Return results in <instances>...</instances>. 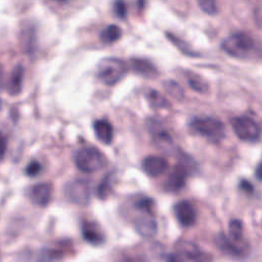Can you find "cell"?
<instances>
[{"label": "cell", "instance_id": "1", "mask_svg": "<svg viewBox=\"0 0 262 262\" xmlns=\"http://www.w3.org/2000/svg\"><path fill=\"white\" fill-rule=\"evenodd\" d=\"M188 125L190 130L195 134L212 142H219L225 136L224 124L214 117H194L189 121Z\"/></svg>", "mask_w": 262, "mask_h": 262}, {"label": "cell", "instance_id": "2", "mask_svg": "<svg viewBox=\"0 0 262 262\" xmlns=\"http://www.w3.org/2000/svg\"><path fill=\"white\" fill-rule=\"evenodd\" d=\"M127 64L119 57H103L96 66V76L105 85H115L126 74Z\"/></svg>", "mask_w": 262, "mask_h": 262}, {"label": "cell", "instance_id": "3", "mask_svg": "<svg viewBox=\"0 0 262 262\" xmlns=\"http://www.w3.org/2000/svg\"><path fill=\"white\" fill-rule=\"evenodd\" d=\"M76 167L85 173H92L100 170L105 164V158L102 152L94 146H83L74 154Z\"/></svg>", "mask_w": 262, "mask_h": 262}, {"label": "cell", "instance_id": "4", "mask_svg": "<svg viewBox=\"0 0 262 262\" xmlns=\"http://www.w3.org/2000/svg\"><path fill=\"white\" fill-rule=\"evenodd\" d=\"M255 42L251 36L246 33H233L227 36L221 43V48L227 54L237 58H244L250 55L254 50Z\"/></svg>", "mask_w": 262, "mask_h": 262}, {"label": "cell", "instance_id": "5", "mask_svg": "<svg viewBox=\"0 0 262 262\" xmlns=\"http://www.w3.org/2000/svg\"><path fill=\"white\" fill-rule=\"evenodd\" d=\"M208 256L198 245L189 241H179L174 251L168 256L167 262H207Z\"/></svg>", "mask_w": 262, "mask_h": 262}, {"label": "cell", "instance_id": "6", "mask_svg": "<svg viewBox=\"0 0 262 262\" xmlns=\"http://www.w3.org/2000/svg\"><path fill=\"white\" fill-rule=\"evenodd\" d=\"M231 127L235 135L244 141L254 142L261 135V128L257 121L249 116H239L231 119Z\"/></svg>", "mask_w": 262, "mask_h": 262}, {"label": "cell", "instance_id": "7", "mask_svg": "<svg viewBox=\"0 0 262 262\" xmlns=\"http://www.w3.org/2000/svg\"><path fill=\"white\" fill-rule=\"evenodd\" d=\"M64 195L73 204L84 206L90 201V183L86 179H73L64 185Z\"/></svg>", "mask_w": 262, "mask_h": 262}, {"label": "cell", "instance_id": "8", "mask_svg": "<svg viewBox=\"0 0 262 262\" xmlns=\"http://www.w3.org/2000/svg\"><path fill=\"white\" fill-rule=\"evenodd\" d=\"M139 214L134 218L135 230L143 237H152L157 233L158 224L152 212L137 211Z\"/></svg>", "mask_w": 262, "mask_h": 262}, {"label": "cell", "instance_id": "9", "mask_svg": "<svg viewBox=\"0 0 262 262\" xmlns=\"http://www.w3.org/2000/svg\"><path fill=\"white\" fill-rule=\"evenodd\" d=\"M188 176V167L184 163H177L170 174L168 175L164 187L168 191H178L180 190L186 181Z\"/></svg>", "mask_w": 262, "mask_h": 262}, {"label": "cell", "instance_id": "10", "mask_svg": "<svg viewBox=\"0 0 262 262\" xmlns=\"http://www.w3.org/2000/svg\"><path fill=\"white\" fill-rule=\"evenodd\" d=\"M147 128L155 143L163 150L170 152L173 148V140L163 126L158 121L149 119L147 122Z\"/></svg>", "mask_w": 262, "mask_h": 262}, {"label": "cell", "instance_id": "11", "mask_svg": "<svg viewBox=\"0 0 262 262\" xmlns=\"http://www.w3.org/2000/svg\"><path fill=\"white\" fill-rule=\"evenodd\" d=\"M173 212L177 221L183 227H190L196 221V211L189 201L182 200L176 203L173 207Z\"/></svg>", "mask_w": 262, "mask_h": 262}, {"label": "cell", "instance_id": "12", "mask_svg": "<svg viewBox=\"0 0 262 262\" xmlns=\"http://www.w3.org/2000/svg\"><path fill=\"white\" fill-rule=\"evenodd\" d=\"M168 161L161 156H148L141 162L142 170L150 177H158L168 169Z\"/></svg>", "mask_w": 262, "mask_h": 262}, {"label": "cell", "instance_id": "13", "mask_svg": "<svg viewBox=\"0 0 262 262\" xmlns=\"http://www.w3.org/2000/svg\"><path fill=\"white\" fill-rule=\"evenodd\" d=\"M51 185L46 182L37 183L30 187L28 191L29 199L37 206L45 207L51 199Z\"/></svg>", "mask_w": 262, "mask_h": 262}, {"label": "cell", "instance_id": "14", "mask_svg": "<svg viewBox=\"0 0 262 262\" xmlns=\"http://www.w3.org/2000/svg\"><path fill=\"white\" fill-rule=\"evenodd\" d=\"M81 231L83 238L91 245L97 246L104 242V233L99 224L94 221H83Z\"/></svg>", "mask_w": 262, "mask_h": 262}, {"label": "cell", "instance_id": "15", "mask_svg": "<svg viewBox=\"0 0 262 262\" xmlns=\"http://www.w3.org/2000/svg\"><path fill=\"white\" fill-rule=\"evenodd\" d=\"M216 246L219 250L227 256L233 258H241L244 256L243 248L236 245V242L232 241L230 237L226 236L224 233H219L215 238Z\"/></svg>", "mask_w": 262, "mask_h": 262}, {"label": "cell", "instance_id": "16", "mask_svg": "<svg viewBox=\"0 0 262 262\" xmlns=\"http://www.w3.org/2000/svg\"><path fill=\"white\" fill-rule=\"evenodd\" d=\"M24 68L21 64H16L9 73L6 80V91L10 95H17L23 88Z\"/></svg>", "mask_w": 262, "mask_h": 262}, {"label": "cell", "instance_id": "17", "mask_svg": "<svg viewBox=\"0 0 262 262\" xmlns=\"http://www.w3.org/2000/svg\"><path fill=\"white\" fill-rule=\"evenodd\" d=\"M93 130L97 139L103 144H110L114 138V128L106 119H98L93 122Z\"/></svg>", "mask_w": 262, "mask_h": 262}, {"label": "cell", "instance_id": "18", "mask_svg": "<svg viewBox=\"0 0 262 262\" xmlns=\"http://www.w3.org/2000/svg\"><path fill=\"white\" fill-rule=\"evenodd\" d=\"M130 67L135 73H137L145 78H155L158 74L156 67L148 59L131 58Z\"/></svg>", "mask_w": 262, "mask_h": 262}, {"label": "cell", "instance_id": "19", "mask_svg": "<svg viewBox=\"0 0 262 262\" xmlns=\"http://www.w3.org/2000/svg\"><path fill=\"white\" fill-rule=\"evenodd\" d=\"M122 36V29L114 24H111L108 26H106L99 35L100 41L106 44H111L114 43L116 41H118Z\"/></svg>", "mask_w": 262, "mask_h": 262}, {"label": "cell", "instance_id": "20", "mask_svg": "<svg viewBox=\"0 0 262 262\" xmlns=\"http://www.w3.org/2000/svg\"><path fill=\"white\" fill-rule=\"evenodd\" d=\"M113 176H114L113 173H107L101 178L95 191L97 198L104 200L110 195L113 187Z\"/></svg>", "mask_w": 262, "mask_h": 262}, {"label": "cell", "instance_id": "21", "mask_svg": "<svg viewBox=\"0 0 262 262\" xmlns=\"http://www.w3.org/2000/svg\"><path fill=\"white\" fill-rule=\"evenodd\" d=\"M187 82L191 89H193L196 92L205 93L209 89L208 83L199 75H195L193 73H190L187 75Z\"/></svg>", "mask_w": 262, "mask_h": 262}, {"label": "cell", "instance_id": "22", "mask_svg": "<svg viewBox=\"0 0 262 262\" xmlns=\"http://www.w3.org/2000/svg\"><path fill=\"white\" fill-rule=\"evenodd\" d=\"M147 100L149 101L150 105L154 107H160V108H164V107H168L170 105L169 101L157 90H152L150 89L147 92Z\"/></svg>", "mask_w": 262, "mask_h": 262}, {"label": "cell", "instance_id": "23", "mask_svg": "<svg viewBox=\"0 0 262 262\" xmlns=\"http://www.w3.org/2000/svg\"><path fill=\"white\" fill-rule=\"evenodd\" d=\"M167 37H168V38L171 40V42H172L182 53H184L185 55H188V56H196V55H198V53L194 52V51L192 50V48H191L185 41H183L182 39L178 38V37L175 36L174 34H172V33H167Z\"/></svg>", "mask_w": 262, "mask_h": 262}, {"label": "cell", "instance_id": "24", "mask_svg": "<svg viewBox=\"0 0 262 262\" xmlns=\"http://www.w3.org/2000/svg\"><path fill=\"white\" fill-rule=\"evenodd\" d=\"M228 230H229V237L238 243L241 242L243 237V224L239 220L237 219H232L230 220L228 224Z\"/></svg>", "mask_w": 262, "mask_h": 262}, {"label": "cell", "instance_id": "25", "mask_svg": "<svg viewBox=\"0 0 262 262\" xmlns=\"http://www.w3.org/2000/svg\"><path fill=\"white\" fill-rule=\"evenodd\" d=\"M163 86L166 89V91L170 95H172L173 97H175L177 99H180V98L183 97V90L177 82L172 81V80H168V81H165L163 83Z\"/></svg>", "mask_w": 262, "mask_h": 262}, {"label": "cell", "instance_id": "26", "mask_svg": "<svg viewBox=\"0 0 262 262\" xmlns=\"http://www.w3.org/2000/svg\"><path fill=\"white\" fill-rule=\"evenodd\" d=\"M42 167H41V164L37 161V160H31L28 165L26 166L25 168V174L27 176H30V177H34L36 175H38L41 171Z\"/></svg>", "mask_w": 262, "mask_h": 262}, {"label": "cell", "instance_id": "27", "mask_svg": "<svg viewBox=\"0 0 262 262\" xmlns=\"http://www.w3.org/2000/svg\"><path fill=\"white\" fill-rule=\"evenodd\" d=\"M198 4L204 12H206L207 14H210V15L215 14L218 10L217 4L214 1H199Z\"/></svg>", "mask_w": 262, "mask_h": 262}, {"label": "cell", "instance_id": "28", "mask_svg": "<svg viewBox=\"0 0 262 262\" xmlns=\"http://www.w3.org/2000/svg\"><path fill=\"white\" fill-rule=\"evenodd\" d=\"M114 11L119 18H125L127 15V6L122 1H117L114 3Z\"/></svg>", "mask_w": 262, "mask_h": 262}, {"label": "cell", "instance_id": "29", "mask_svg": "<svg viewBox=\"0 0 262 262\" xmlns=\"http://www.w3.org/2000/svg\"><path fill=\"white\" fill-rule=\"evenodd\" d=\"M56 259V255L53 251L43 250L37 260V262H54Z\"/></svg>", "mask_w": 262, "mask_h": 262}, {"label": "cell", "instance_id": "30", "mask_svg": "<svg viewBox=\"0 0 262 262\" xmlns=\"http://www.w3.org/2000/svg\"><path fill=\"white\" fill-rule=\"evenodd\" d=\"M119 262H148L147 259L142 256V255H138V254H130V255H126L123 256Z\"/></svg>", "mask_w": 262, "mask_h": 262}, {"label": "cell", "instance_id": "31", "mask_svg": "<svg viewBox=\"0 0 262 262\" xmlns=\"http://www.w3.org/2000/svg\"><path fill=\"white\" fill-rule=\"evenodd\" d=\"M256 177L262 181V162H260L256 168Z\"/></svg>", "mask_w": 262, "mask_h": 262}, {"label": "cell", "instance_id": "32", "mask_svg": "<svg viewBox=\"0 0 262 262\" xmlns=\"http://www.w3.org/2000/svg\"><path fill=\"white\" fill-rule=\"evenodd\" d=\"M1 146H2L1 156H2V159H3L4 155H5V146H6V138H5L4 135H2V137H1Z\"/></svg>", "mask_w": 262, "mask_h": 262}, {"label": "cell", "instance_id": "33", "mask_svg": "<svg viewBox=\"0 0 262 262\" xmlns=\"http://www.w3.org/2000/svg\"><path fill=\"white\" fill-rule=\"evenodd\" d=\"M241 187L243 189L247 190V191H251L252 190V185L249 182H247V181H242L241 182Z\"/></svg>", "mask_w": 262, "mask_h": 262}]
</instances>
